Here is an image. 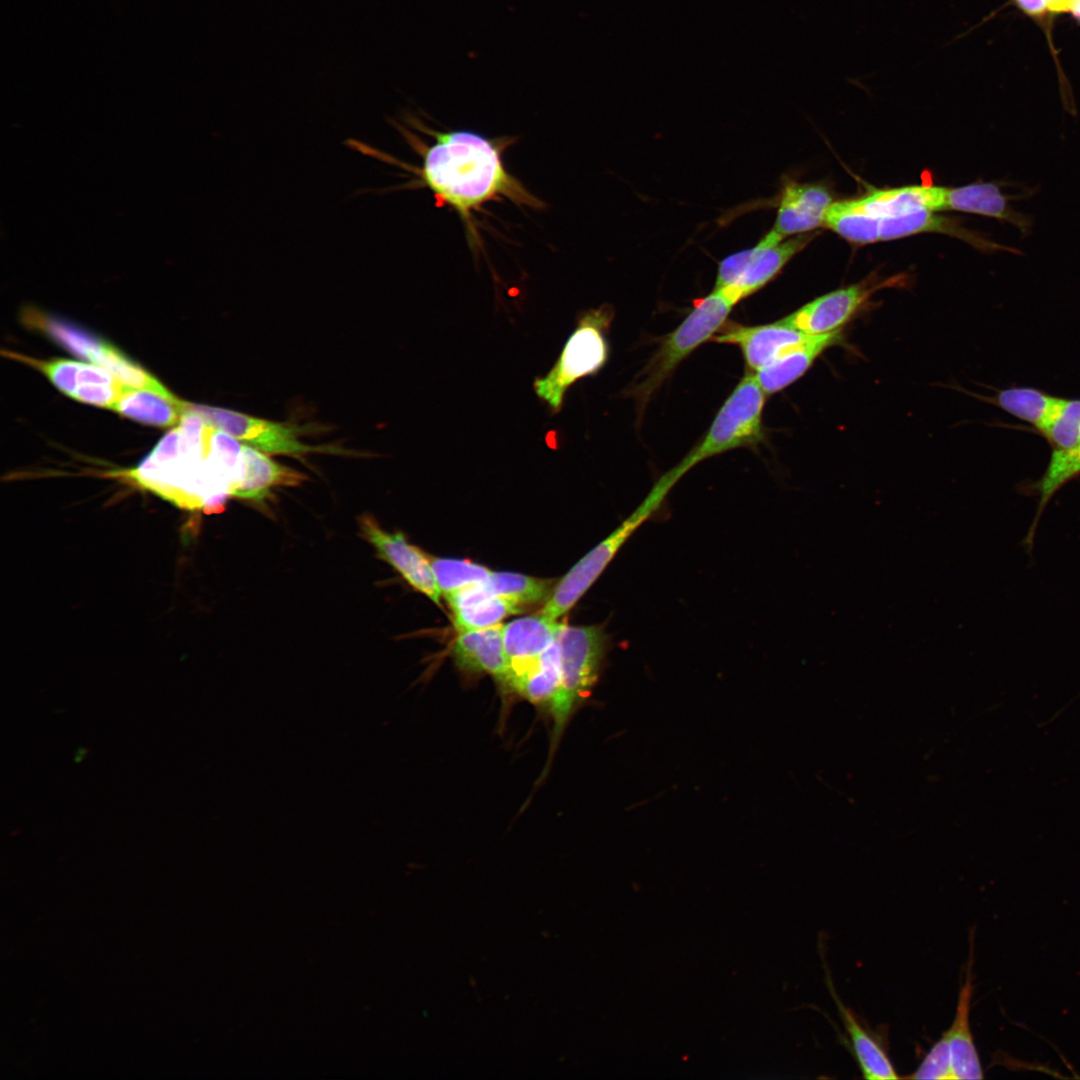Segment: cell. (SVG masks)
I'll list each match as a JSON object with an SVG mask.
<instances>
[{
  "instance_id": "24",
  "label": "cell",
  "mask_w": 1080,
  "mask_h": 1080,
  "mask_svg": "<svg viewBox=\"0 0 1080 1080\" xmlns=\"http://www.w3.org/2000/svg\"><path fill=\"white\" fill-rule=\"evenodd\" d=\"M1062 399L1031 387H1011L999 391L994 403L1040 432L1055 415Z\"/></svg>"
},
{
  "instance_id": "18",
  "label": "cell",
  "mask_w": 1080,
  "mask_h": 1080,
  "mask_svg": "<svg viewBox=\"0 0 1080 1080\" xmlns=\"http://www.w3.org/2000/svg\"><path fill=\"white\" fill-rule=\"evenodd\" d=\"M243 473L232 497L255 503L271 498L280 487H294L306 476L272 460L264 452L242 444Z\"/></svg>"
},
{
  "instance_id": "9",
  "label": "cell",
  "mask_w": 1080,
  "mask_h": 1080,
  "mask_svg": "<svg viewBox=\"0 0 1080 1080\" xmlns=\"http://www.w3.org/2000/svg\"><path fill=\"white\" fill-rule=\"evenodd\" d=\"M902 280L898 276L887 279L871 276L815 298L780 320L809 335L831 333L852 319L878 290Z\"/></svg>"
},
{
  "instance_id": "15",
  "label": "cell",
  "mask_w": 1080,
  "mask_h": 1080,
  "mask_svg": "<svg viewBox=\"0 0 1080 1080\" xmlns=\"http://www.w3.org/2000/svg\"><path fill=\"white\" fill-rule=\"evenodd\" d=\"M503 625L459 632L451 653L456 666L466 674H489L505 689L508 661L504 650Z\"/></svg>"
},
{
  "instance_id": "2",
  "label": "cell",
  "mask_w": 1080,
  "mask_h": 1080,
  "mask_svg": "<svg viewBox=\"0 0 1080 1080\" xmlns=\"http://www.w3.org/2000/svg\"><path fill=\"white\" fill-rule=\"evenodd\" d=\"M766 394L753 373L745 375L717 412L699 441L674 467L655 482L666 493L693 467L724 452L755 447L764 439L762 423Z\"/></svg>"
},
{
  "instance_id": "20",
  "label": "cell",
  "mask_w": 1080,
  "mask_h": 1080,
  "mask_svg": "<svg viewBox=\"0 0 1080 1080\" xmlns=\"http://www.w3.org/2000/svg\"><path fill=\"white\" fill-rule=\"evenodd\" d=\"M181 402L173 394L126 388L109 409L141 423L171 426L181 420Z\"/></svg>"
},
{
  "instance_id": "25",
  "label": "cell",
  "mask_w": 1080,
  "mask_h": 1080,
  "mask_svg": "<svg viewBox=\"0 0 1080 1080\" xmlns=\"http://www.w3.org/2000/svg\"><path fill=\"white\" fill-rule=\"evenodd\" d=\"M823 226L854 245L879 241V221L861 209L854 198L834 201Z\"/></svg>"
},
{
  "instance_id": "5",
  "label": "cell",
  "mask_w": 1080,
  "mask_h": 1080,
  "mask_svg": "<svg viewBox=\"0 0 1080 1080\" xmlns=\"http://www.w3.org/2000/svg\"><path fill=\"white\" fill-rule=\"evenodd\" d=\"M557 644L561 685L549 707L553 721L549 761L572 715L590 695L598 680L607 651L608 636L598 625H563Z\"/></svg>"
},
{
  "instance_id": "7",
  "label": "cell",
  "mask_w": 1080,
  "mask_h": 1080,
  "mask_svg": "<svg viewBox=\"0 0 1080 1080\" xmlns=\"http://www.w3.org/2000/svg\"><path fill=\"white\" fill-rule=\"evenodd\" d=\"M816 236L814 231L784 239L771 229L755 246L719 263L714 288L726 289L740 302L775 279Z\"/></svg>"
},
{
  "instance_id": "23",
  "label": "cell",
  "mask_w": 1080,
  "mask_h": 1080,
  "mask_svg": "<svg viewBox=\"0 0 1080 1080\" xmlns=\"http://www.w3.org/2000/svg\"><path fill=\"white\" fill-rule=\"evenodd\" d=\"M23 320L28 326L44 332L70 353L90 361L105 343L104 340L71 321L33 308L24 311Z\"/></svg>"
},
{
  "instance_id": "26",
  "label": "cell",
  "mask_w": 1080,
  "mask_h": 1080,
  "mask_svg": "<svg viewBox=\"0 0 1080 1080\" xmlns=\"http://www.w3.org/2000/svg\"><path fill=\"white\" fill-rule=\"evenodd\" d=\"M553 582L513 572H492L484 586L493 595L514 600L526 607L547 601L555 587Z\"/></svg>"
},
{
  "instance_id": "17",
  "label": "cell",
  "mask_w": 1080,
  "mask_h": 1080,
  "mask_svg": "<svg viewBox=\"0 0 1080 1080\" xmlns=\"http://www.w3.org/2000/svg\"><path fill=\"white\" fill-rule=\"evenodd\" d=\"M840 330L809 335L805 340L790 346L774 361L753 373L766 395L777 393L799 379L829 347L840 343Z\"/></svg>"
},
{
  "instance_id": "31",
  "label": "cell",
  "mask_w": 1080,
  "mask_h": 1080,
  "mask_svg": "<svg viewBox=\"0 0 1080 1080\" xmlns=\"http://www.w3.org/2000/svg\"><path fill=\"white\" fill-rule=\"evenodd\" d=\"M910 1079L952 1080L951 1057L945 1033L930 1048Z\"/></svg>"
},
{
  "instance_id": "27",
  "label": "cell",
  "mask_w": 1080,
  "mask_h": 1080,
  "mask_svg": "<svg viewBox=\"0 0 1080 1080\" xmlns=\"http://www.w3.org/2000/svg\"><path fill=\"white\" fill-rule=\"evenodd\" d=\"M91 361L110 371L126 388L151 390L165 395H172L144 368L109 343L105 342Z\"/></svg>"
},
{
  "instance_id": "4",
  "label": "cell",
  "mask_w": 1080,
  "mask_h": 1080,
  "mask_svg": "<svg viewBox=\"0 0 1080 1080\" xmlns=\"http://www.w3.org/2000/svg\"><path fill=\"white\" fill-rule=\"evenodd\" d=\"M613 318L614 309L608 304L582 312L554 365L545 376L535 378V394L552 415L561 411L566 393L577 381L596 375L607 363Z\"/></svg>"
},
{
  "instance_id": "19",
  "label": "cell",
  "mask_w": 1080,
  "mask_h": 1080,
  "mask_svg": "<svg viewBox=\"0 0 1080 1080\" xmlns=\"http://www.w3.org/2000/svg\"><path fill=\"white\" fill-rule=\"evenodd\" d=\"M826 981L842 1025L849 1036L862 1077L870 1080L898 1079L899 1076L887 1052L839 998L829 974L826 975Z\"/></svg>"
},
{
  "instance_id": "16",
  "label": "cell",
  "mask_w": 1080,
  "mask_h": 1080,
  "mask_svg": "<svg viewBox=\"0 0 1080 1080\" xmlns=\"http://www.w3.org/2000/svg\"><path fill=\"white\" fill-rule=\"evenodd\" d=\"M459 632L483 629L501 624V621L523 612L522 604L490 593L484 583L465 587L444 596Z\"/></svg>"
},
{
  "instance_id": "14",
  "label": "cell",
  "mask_w": 1080,
  "mask_h": 1080,
  "mask_svg": "<svg viewBox=\"0 0 1080 1080\" xmlns=\"http://www.w3.org/2000/svg\"><path fill=\"white\" fill-rule=\"evenodd\" d=\"M974 929L970 932V951L965 980L958 994L956 1011L950 1027L944 1031L951 1057L952 1079H982L983 1068L970 1027V1005L973 995Z\"/></svg>"
},
{
  "instance_id": "6",
  "label": "cell",
  "mask_w": 1080,
  "mask_h": 1080,
  "mask_svg": "<svg viewBox=\"0 0 1080 1080\" xmlns=\"http://www.w3.org/2000/svg\"><path fill=\"white\" fill-rule=\"evenodd\" d=\"M666 496L650 490L641 504L611 534L582 557L555 585L540 611L558 620L587 592L630 536L662 505Z\"/></svg>"
},
{
  "instance_id": "34",
  "label": "cell",
  "mask_w": 1080,
  "mask_h": 1080,
  "mask_svg": "<svg viewBox=\"0 0 1080 1080\" xmlns=\"http://www.w3.org/2000/svg\"><path fill=\"white\" fill-rule=\"evenodd\" d=\"M1050 12H1068L1071 8V0H1045Z\"/></svg>"
},
{
  "instance_id": "3",
  "label": "cell",
  "mask_w": 1080,
  "mask_h": 1080,
  "mask_svg": "<svg viewBox=\"0 0 1080 1080\" xmlns=\"http://www.w3.org/2000/svg\"><path fill=\"white\" fill-rule=\"evenodd\" d=\"M739 302L725 289L714 288L698 299L691 312L670 334L666 335L630 386L628 393L641 414L653 394L677 366L725 325Z\"/></svg>"
},
{
  "instance_id": "11",
  "label": "cell",
  "mask_w": 1080,
  "mask_h": 1080,
  "mask_svg": "<svg viewBox=\"0 0 1080 1080\" xmlns=\"http://www.w3.org/2000/svg\"><path fill=\"white\" fill-rule=\"evenodd\" d=\"M833 202L831 191L824 184L787 180L779 195L771 229L784 239L814 232L824 225Z\"/></svg>"
},
{
  "instance_id": "32",
  "label": "cell",
  "mask_w": 1080,
  "mask_h": 1080,
  "mask_svg": "<svg viewBox=\"0 0 1080 1080\" xmlns=\"http://www.w3.org/2000/svg\"><path fill=\"white\" fill-rule=\"evenodd\" d=\"M125 390L126 387L120 382L115 384H83L77 387L72 398L84 403L110 408Z\"/></svg>"
},
{
  "instance_id": "13",
  "label": "cell",
  "mask_w": 1080,
  "mask_h": 1080,
  "mask_svg": "<svg viewBox=\"0 0 1080 1080\" xmlns=\"http://www.w3.org/2000/svg\"><path fill=\"white\" fill-rule=\"evenodd\" d=\"M564 624L538 613L503 625L504 650L508 661L505 690L557 640Z\"/></svg>"
},
{
  "instance_id": "35",
  "label": "cell",
  "mask_w": 1080,
  "mask_h": 1080,
  "mask_svg": "<svg viewBox=\"0 0 1080 1080\" xmlns=\"http://www.w3.org/2000/svg\"><path fill=\"white\" fill-rule=\"evenodd\" d=\"M1070 11L1080 21V0H1076L1072 3Z\"/></svg>"
},
{
  "instance_id": "10",
  "label": "cell",
  "mask_w": 1080,
  "mask_h": 1080,
  "mask_svg": "<svg viewBox=\"0 0 1080 1080\" xmlns=\"http://www.w3.org/2000/svg\"><path fill=\"white\" fill-rule=\"evenodd\" d=\"M360 535L370 543L377 557L392 568L416 591L440 605L442 595L435 580L430 558L409 543L402 532L383 529L376 519L363 514L359 518Z\"/></svg>"
},
{
  "instance_id": "33",
  "label": "cell",
  "mask_w": 1080,
  "mask_h": 1080,
  "mask_svg": "<svg viewBox=\"0 0 1080 1080\" xmlns=\"http://www.w3.org/2000/svg\"><path fill=\"white\" fill-rule=\"evenodd\" d=\"M1025 14L1033 18L1044 17L1049 11L1045 0H1014Z\"/></svg>"
},
{
  "instance_id": "12",
  "label": "cell",
  "mask_w": 1080,
  "mask_h": 1080,
  "mask_svg": "<svg viewBox=\"0 0 1080 1080\" xmlns=\"http://www.w3.org/2000/svg\"><path fill=\"white\" fill-rule=\"evenodd\" d=\"M809 334L778 320L762 325L731 324L711 340L737 346L748 372L755 373L774 361L783 351L805 340Z\"/></svg>"
},
{
  "instance_id": "22",
  "label": "cell",
  "mask_w": 1080,
  "mask_h": 1080,
  "mask_svg": "<svg viewBox=\"0 0 1080 1080\" xmlns=\"http://www.w3.org/2000/svg\"><path fill=\"white\" fill-rule=\"evenodd\" d=\"M1080 475V445L1072 450L1052 451L1046 470L1039 480L1027 489L1037 496V510L1025 536L1024 545L1032 549L1039 520L1054 494L1069 481Z\"/></svg>"
},
{
  "instance_id": "21",
  "label": "cell",
  "mask_w": 1080,
  "mask_h": 1080,
  "mask_svg": "<svg viewBox=\"0 0 1080 1080\" xmlns=\"http://www.w3.org/2000/svg\"><path fill=\"white\" fill-rule=\"evenodd\" d=\"M561 685V667L557 640L510 686V692L535 705L550 707Z\"/></svg>"
},
{
  "instance_id": "28",
  "label": "cell",
  "mask_w": 1080,
  "mask_h": 1080,
  "mask_svg": "<svg viewBox=\"0 0 1080 1080\" xmlns=\"http://www.w3.org/2000/svg\"><path fill=\"white\" fill-rule=\"evenodd\" d=\"M430 558L439 589L445 596L459 589L485 583L492 571L469 560Z\"/></svg>"
},
{
  "instance_id": "29",
  "label": "cell",
  "mask_w": 1080,
  "mask_h": 1080,
  "mask_svg": "<svg viewBox=\"0 0 1080 1080\" xmlns=\"http://www.w3.org/2000/svg\"><path fill=\"white\" fill-rule=\"evenodd\" d=\"M1052 451L1064 452L1080 445V399H1062L1049 423L1040 431Z\"/></svg>"
},
{
  "instance_id": "30",
  "label": "cell",
  "mask_w": 1080,
  "mask_h": 1080,
  "mask_svg": "<svg viewBox=\"0 0 1080 1080\" xmlns=\"http://www.w3.org/2000/svg\"><path fill=\"white\" fill-rule=\"evenodd\" d=\"M14 357L40 370L64 394L70 397L75 394L81 362L64 359L41 361L18 354Z\"/></svg>"
},
{
  "instance_id": "1",
  "label": "cell",
  "mask_w": 1080,
  "mask_h": 1080,
  "mask_svg": "<svg viewBox=\"0 0 1080 1080\" xmlns=\"http://www.w3.org/2000/svg\"><path fill=\"white\" fill-rule=\"evenodd\" d=\"M432 146L422 148L423 164L415 170L419 184L428 187L441 202L461 216L466 231L476 235L472 212L491 200L506 197L518 204L540 205L506 170L498 145L471 131L435 134Z\"/></svg>"
},
{
  "instance_id": "8",
  "label": "cell",
  "mask_w": 1080,
  "mask_h": 1080,
  "mask_svg": "<svg viewBox=\"0 0 1080 1080\" xmlns=\"http://www.w3.org/2000/svg\"><path fill=\"white\" fill-rule=\"evenodd\" d=\"M182 414L193 412L215 428L247 443L264 453L302 456L308 453L344 454V450L329 445H309L301 442L302 429L297 425L280 423L225 408L182 401Z\"/></svg>"
}]
</instances>
